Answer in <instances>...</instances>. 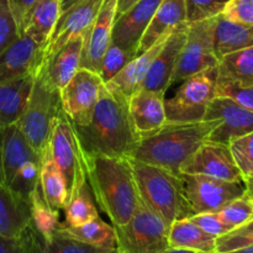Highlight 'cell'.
<instances>
[{"label": "cell", "mask_w": 253, "mask_h": 253, "mask_svg": "<svg viewBox=\"0 0 253 253\" xmlns=\"http://www.w3.org/2000/svg\"><path fill=\"white\" fill-rule=\"evenodd\" d=\"M73 126L84 156L131 157L140 140L128 114L127 99L105 84L89 123Z\"/></svg>", "instance_id": "1"}, {"label": "cell", "mask_w": 253, "mask_h": 253, "mask_svg": "<svg viewBox=\"0 0 253 253\" xmlns=\"http://www.w3.org/2000/svg\"><path fill=\"white\" fill-rule=\"evenodd\" d=\"M86 179L101 211L113 226L125 225L140 205L130 157L84 156Z\"/></svg>", "instance_id": "2"}, {"label": "cell", "mask_w": 253, "mask_h": 253, "mask_svg": "<svg viewBox=\"0 0 253 253\" xmlns=\"http://www.w3.org/2000/svg\"><path fill=\"white\" fill-rule=\"evenodd\" d=\"M219 120L190 124H166L151 135L141 137L130 158L180 175L183 163L208 141Z\"/></svg>", "instance_id": "3"}, {"label": "cell", "mask_w": 253, "mask_h": 253, "mask_svg": "<svg viewBox=\"0 0 253 253\" xmlns=\"http://www.w3.org/2000/svg\"><path fill=\"white\" fill-rule=\"evenodd\" d=\"M140 199L168 227L175 220L192 216L183 192L182 175L130 158Z\"/></svg>", "instance_id": "4"}, {"label": "cell", "mask_w": 253, "mask_h": 253, "mask_svg": "<svg viewBox=\"0 0 253 253\" xmlns=\"http://www.w3.org/2000/svg\"><path fill=\"white\" fill-rule=\"evenodd\" d=\"M62 110L59 90L52 86L40 71L16 125L41 157L48 147L53 125Z\"/></svg>", "instance_id": "5"}, {"label": "cell", "mask_w": 253, "mask_h": 253, "mask_svg": "<svg viewBox=\"0 0 253 253\" xmlns=\"http://www.w3.org/2000/svg\"><path fill=\"white\" fill-rule=\"evenodd\" d=\"M48 151L64 179L68 203L86 184V169L74 126L63 110L53 125Z\"/></svg>", "instance_id": "6"}, {"label": "cell", "mask_w": 253, "mask_h": 253, "mask_svg": "<svg viewBox=\"0 0 253 253\" xmlns=\"http://www.w3.org/2000/svg\"><path fill=\"white\" fill-rule=\"evenodd\" d=\"M216 68L194 74L182 82L174 96L165 100L168 124L204 121L208 108L216 96Z\"/></svg>", "instance_id": "7"}, {"label": "cell", "mask_w": 253, "mask_h": 253, "mask_svg": "<svg viewBox=\"0 0 253 253\" xmlns=\"http://www.w3.org/2000/svg\"><path fill=\"white\" fill-rule=\"evenodd\" d=\"M119 253H162L169 249V227L142 202L123 226H114Z\"/></svg>", "instance_id": "8"}, {"label": "cell", "mask_w": 253, "mask_h": 253, "mask_svg": "<svg viewBox=\"0 0 253 253\" xmlns=\"http://www.w3.org/2000/svg\"><path fill=\"white\" fill-rule=\"evenodd\" d=\"M215 20L216 16L192 24L188 22L189 29L187 39L179 53L170 85L219 66V59L214 51Z\"/></svg>", "instance_id": "9"}, {"label": "cell", "mask_w": 253, "mask_h": 253, "mask_svg": "<svg viewBox=\"0 0 253 253\" xmlns=\"http://www.w3.org/2000/svg\"><path fill=\"white\" fill-rule=\"evenodd\" d=\"M183 192L192 215L217 212L222 207L246 192L244 180L229 182L207 175L180 174Z\"/></svg>", "instance_id": "10"}, {"label": "cell", "mask_w": 253, "mask_h": 253, "mask_svg": "<svg viewBox=\"0 0 253 253\" xmlns=\"http://www.w3.org/2000/svg\"><path fill=\"white\" fill-rule=\"evenodd\" d=\"M103 84L98 73L79 68L59 90L62 109L73 125L83 126L89 123Z\"/></svg>", "instance_id": "11"}, {"label": "cell", "mask_w": 253, "mask_h": 253, "mask_svg": "<svg viewBox=\"0 0 253 253\" xmlns=\"http://www.w3.org/2000/svg\"><path fill=\"white\" fill-rule=\"evenodd\" d=\"M180 174H197L229 182L244 180L229 145L207 141L180 167Z\"/></svg>", "instance_id": "12"}, {"label": "cell", "mask_w": 253, "mask_h": 253, "mask_svg": "<svg viewBox=\"0 0 253 253\" xmlns=\"http://www.w3.org/2000/svg\"><path fill=\"white\" fill-rule=\"evenodd\" d=\"M204 120L220 121L208 137V141L211 142L229 145L235 138L253 131V111L224 96L212 99Z\"/></svg>", "instance_id": "13"}, {"label": "cell", "mask_w": 253, "mask_h": 253, "mask_svg": "<svg viewBox=\"0 0 253 253\" xmlns=\"http://www.w3.org/2000/svg\"><path fill=\"white\" fill-rule=\"evenodd\" d=\"M103 1L104 0H78L59 15L53 32L44 46V62L67 41L85 34L95 20Z\"/></svg>", "instance_id": "14"}, {"label": "cell", "mask_w": 253, "mask_h": 253, "mask_svg": "<svg viewBox=\"0 0 253 253\" xmlns=\"http://www.w3.org/2000/svg\"><path fill=\"white\" fill-rule=\"evenodd\" d=\"M118 0H104L98 15L83 35L81 68L99 73L101 59L108 49L116 20Z\"/></svg>", "instance_id": "15"}, {"label": "cell", "mask_w": 253, "mask_h": 253, "mask_svg": "<svg viewBox=\"0 0 253 253\" xmlns=\"http://www.w3.org/2000/svg\"><path fill=\"white\" fill-rule=\"evenodd\" d=\"M44 63V46L21 35L0 53V83L24 76H37Z\"/></svg>", "instance_id": "16"}, {"label": "cell", "mask_w": 253, "mask_h": 253, "mask_svg": "<svg viewBox=\"0 0 253 253\" xmlns=\"http://www.w3.org/2000/svg\"><path fill=\"white\" fill-rule=\"evenodd\" d=\"M188 29L189 24L184 22L173 30L172 34L166 40L160 53L153 59L150 71L140 89L161 91L166 94L167 89L170 86V79L174 73L183 44L187 39Z\"/></svg>", "instance_id": "17"}, {"label": "cell", "mask_w": 253, "mask_h": 253, "mask_svg": "<svg viewBox=\"0 0 253 253\" xmlns=\"http://www.w3.org/2000/svg\"><path fill=\"white\" fill-rule=\"evenodd\" d=\"M161 1L162 0H138L127 11L116 17L111 42L138 54V43Z\"/></svg>", "instance_id": "18"}, {"label": "cell", "mask_w": 253, "mask_h": 253, "mask_svg": "<svg viewBox=\"0 0 253 253\" xmlns=\"http://www.w3.org/2000/svg\"><path fill=\"white\" fill-rule=\"evenodd\" d=\"M165 93L138 89L127 100L128 114L138 138L160 130L167 124Z\"/></svg>", "instance_id": "19"}, {"label": "cell", "mask_w": 253, "mask_h": 253, "mask_svg": "<svg viewBox=\"0 0 253 253\" xmlns=\"http://www.w3.org/2000/svg\"><path fill=\"white\" fill-rule=\"evenodd\" d=\"M24 253H119L118 249H100L78 241L68 235L57 231L49 237H44L30 222L20 235Z\"/></svg>", "instance_id": "20"}, {"label": "cell", "mask_w": 253, "mask_h": 253, "mask_svg": "<svg viewBox=\"0 0 253 253\" xmlns=\"http://www.w3.org/2000/svg\"><path fill=\"white\" fill-rule=\"evenodd\" d=\"M42 157L31 147L19 126H7L1 130L2 184L9 185L16 173L30 163L41 162Z\"/></svg>", "instance_id": "21"}, {"label": "cell", "mask_w": 253, "mask_h": 253, "mask_svg": "<svg viewBox=\"0 0 253 253\" xmlns=\"http://www.w3.org/2000/svg\"><path fill=\"white\" fill-rule=\"evenodd\" d=\"M83 40V35H79L67 41L42 67L41 72L43 76L49 84L58 90H61L81 68Z\"/></svg>", "instance_id": "22"}, {"label": "cell", "mask_w": 253, "mask_h": 253, "mask_svg": "<svg viewBox=\"0 0 253 253\" xmlns=\"http://www.w3.org/2000/svg\"><path fill=\"white\" fill-rule=\"evenodd\" d=\"M184 22H187L185 0H162L138 43V54L169 36Z\"/></svg>", "instance_id": "23"}, {"label": "cell", "mask_w": 253, "mask_h": 253, "mask_svg": "<svg viewBox=\"0 0 253 253\" xmlns=\"http://www.w3.org/2000/svg\"><path fill=\"white\" fill-rule=\"evenodd\" d=\"M168 37L162 39L157 43L146 49L145 52L137 54L111 81L105 83V85L111 90L119 91L121 95H124L128 100V98L141 88L148 71H150L153 59L160 53Z\"/></svg>", "instance_id": "24"}, {"label": "cell", "mask_w": 253, "mask_h": 253, "mask_svg": "<svg viewBox=\"0 0 253 253\" xmlns=\"http://www.w3.org/2000/svg\"><path fill=\"white\" fill-rule=\"evenodd\" d=\"M61 14V0H36L25 14L20 36L26 35L37 43L46 46Z\"/></svg>", "instance_id": "25"}, {"label": "cell", "mask_w": 253, "mask_h": 253, "mask_svg": "<svg viewBox=\"0 0 253 253\" xmlns=\"http://www.w3.org/2000/svg\"><path fill=\"white\" fill-rule=\"evenodd\" d=\"M31 222V204L6 185L0 184V235L19 237Z\"/></svg>", "instance_id": "26"}, {"label": "cell", "mask_w": 253, "mask_h": 253, "mask_svg": "<svg viewBox=\"0 0 253 253\" xmlns=\"http://www.w3.org/2000/svg\"><path fill=\"white\" fill-rule=\"evenodd\" d=\"M36 76H24L14 81L0 83V130L19 121Z\"/></svg>", "instance_id": "27"}, {"label": "cell", "mask_w": 253, "mask_h": 253, "mask_svg": "<svg viewBox=\"0 0 253 253\" xmlns=\"http://www.w3.org/2000/svg\"><path fill=\"white\" fill-rule=\"evenodd\" d=\"M253 47V25H242L217 15L214 27V51L220 59L234 52Z\"/></svg>", "instance_id": "28"}, {"label": "cell", "mask_w": 253, "mask_h": 253, "mask_svg": "<svg viewBox=\"0 0 253 253\" xmlns=\"http://www.w3.org/2000/svg\"><path fill=\"white\" fill-rule=\"evenodd\" d=\"M217 237L208 234L190 221L189 217L175 220L168 231L169 249L189 250L199 253H215Z\"/></svg>", "instance_id": "29"}, {"label": "cell", "mask_w": 253, "mask_h": 253, "mask_svg": "<svg viewBox=\"0 0 253 253\" xmlns=\"http://www.w3.org/2000/svg\"><path fill=\"white\" fill-rule=\"evenodd\" d=\"M40 188L47 205L54 211H61L67 205V190L64 179L51 157L48 147L42 155L40 169Z\"/></svg>", "instance_id": "30"}, {"label": "cell", "mask_w": 253, "mask_h": 253, "mask_svg": "<svg viewBox=\"0 0 253 253\" xmlns=\"http://www.w3.org/2000/svg\"><path fill=\"white\" fill-rule=\"evenodd\" d=\"M59 230L63 234L90 246L100 249H116L115 229L103 221L100 217H96L81 226H67L61 224Z\"/></svg>", "instance_id": "31"}, {"label": "cell", "mask_w": 253, "mask_h": 253, "mask_svg": "<svg viewBox=\"0 0 253 253\" xmlns=\"http://www.w3.org/2000/svg\"><path fill=\"white\" fill-rule=\"evenodd\" d=\"M217 76L253 84V47L222 57L217 66Z\"/></svg>", "instance_id": "32"}, {"label": "cell", "mask_w": 253, "mask_h": 253, "mask_svg": "<svg viewBox=\"0 0 253 253\" xmlns=\"http://www.w3.org/2000/svg\"><path fill=\"white\" fill-rule=\"evenodd\" d=\"M31 204V224L44 237H49L57 231L59 222V211H54L47 205L40 185L30 199Z\"/></svg>", "instance_id": "33"}, {"label": "cell", "mask_w": 253, "mask_h": 253, "mask_svg": "<svg viewBox=\"0 0 253 253\" xmlns=\"http://www.w3.org/2000/svg\"><path fill=\"white\" fill-rule=\"evenodd\" d=\"M67 226H81L99 217L98 210L94 205L88 185H84L64 207Z\"/></svg>", "instance_id": "34"}, {"label": "cell", "mask_w": 253, "mask_h": 253, "mask_svg": "<svg viewBox=\"0 0 253 253\" xmlns=\"http://www.w3.org/2000/svg\"><path fill=\"white\" fill-rule=\"evenodd\" d=\"M137 56L135 51L124 48L119 44L110 42L108 49L104 53L101 59L100 69H99V77L101 78L103 83H108L109 81L114 78L131 59Z\"/></svg>", "instance_id": "35"}, {"label": "cell", "mask_w": 253, "mask_h": 253, "mask_svg": "<svg viewBox=\"0 0 253 253\" xmlns=\"http://www.w3.org/2000/svg\"><path fill=\"white\" fill-rule=\"evenodd\" d=\"M216 214L230 230H235L253 220V202L244 194L227 203Z\"/></svg>", "instance_id": "36"}, {"label": "cell", "mask_w": 253, "mask_h": 253, "mask_svg": "<svg viewBox=\"0 0 253 253\" xmlns=\"http://www.w3.org/2000/svg\"><path fill=\"white\" fill-rule=\"evenodd\" d=\"M216 96L231 99L247 110L253 111V84L251 83H241L217 76Z\"/></svg>", "instance_id": "37"}, {"label": "cell", "mask_w": 253, "mask_h": 253, "mask_svg": "<svg viewBox=\"0 0 253 253\" xmlns=\"http://www.w3.org/2000/svg\"><path fill=\"white\" fill-rule=\"evenodd\" d=\"M229 147L242 177H253V131L232 140Z\"/></svg>", "instance_id": "38"}, {"label": "cell", "mask_w": 253, "mask_h": 253, "mask_svg": "<svg viewBox=\"0 0 253 253\" xmlns=\"http://www.w3.org/2000/svg\"><path fill=\"white\" fill-rule=\"evenodd\" d=\"M253 246V220L216 239L215 253H227Z\"/></svg>", "instance_id": "39"}, {"label": "cell", "mask_w": 253, "mask_h": 253, "mask_svg": "<svg viewBox=\"0 0 253 253\" xmlns=\"http://www.w3.org/2000/svg\"><path fill=\"white\" fill-rule=\"evenodd\" d=\"M230 0H185L187 22L200 21L221 14Z\"/></svg>", "instance_id": "40"}, {"label": "cell", "mask_w": 253, "mask_h": 253, "mask_svg": "<svg viewBox=\"0 0 253 253\" xmlns=\"http://www.w3.org/2000/svg\"><path fill=\"white\" fill-rule=\"evenodd\" d=\"M20 37L7 0H0V53Z\"/></svg>", "instance_id": "41"}, {"label": "cell", "mask_w": 253, "mask_h": 253, "mask_svg": "<svg viewBox=\"0 0 253 253\" xmlns=\"http://www.w3.org/2000/svg\"><path fill=\"white\" fill-rule=\"evenodd\" d=\"M221 15L237 24L253 25V0H230Z\"/></svg>", "instance_id": "42"}, {"label": "cell", "mask_w": 253, "mask_h": 253, "mask_svg": "<svg viewBox=\"0 0 253 253\" xmlns=\"http://www.w3.org/2000/svg\"><path fill=\"white\" fill-rule=\"evenodd\" d=\"M190 221L194 222L197 226L204 230L208 234L212 235L215 237H220L222 235L227 234L231 230L220 220L216 212H202V214H195L189 216Z\"/></svg>", "instance_id": "43"}, {"label": "cell", "mask_w": 253, "mask_h": 253, "mask_svg": "<svg viewBox=\"0 0 253 253\" xmlns=\"http://www.w3.org/2000/svg\"><path fill=\"white\" fill-rule=\"evenodd\" d=\"M35 1H36V0H7L10 10H11L12 12V16H14L15 22H16L17 25L19 35H20V27H21L25 14H26L29 7L31 6Z\"/></svg>", "instance_id": "44"}, {"label": "cell", "mask_w": 253, "mask_h": 253, "mask_svg": "<svg viewBox=\"0 0 253 253\" xmlns=\"http://www.w3.org/2000/svg\"><path fill=\"white\" fill-rule=\"evenodd\" d=\"M0 253H24V245L19 237H6L0 235Z\"/></svg>", "instance_id": "45"}, {"label": "cell", "mask_w": 253, "mask_h": 253, "mask_svg": "<svg viewBox=\"0 0 253 253\" xmlns=\"http://www.w3.org/2000/svg\"><path fill=\"white\" fill-rule=\"evenodd\" d=\"M138 0H118V7H116V17L127 11L132 5H135Z\"/></svg>", "instance_id": "46"}, {"label": "cell", "mask_w": 253, "mask_h": 253, "mask_svg": "<svg viewBox=\"0 0 253 253\" xmlns=\"http://www.w3.org/2000/svg\"><path fill=\"white\" fill-rule=\"evenodd\" d=\"M244 182H245V188H246L245 194H246L247 197H249L253 202V177L244 178Z\"/></svg>", "instance_id": "47"}, {"label": "cell", "mask_w": 253, "mask_h": 253, "mask_svg": "<svg viewBox=\"0 0 253 253\" xmlns=\"http://www.w3.org/2000/svg\"><path fill=\"white\" fill-rule=\"evenodd\" d=\"M76 1H78V0H61V10H62V12H63L64 10L68 9L69 6H72V5H73Z\"/></svg>", "instance_id": "48"}, {"label": "cell", "mask_w": 253, "mask_h": 253, "mask_svg": "<svg viewBox=\"0 0 253 253\" xmlns=\"http://www.w3.org/2000/svg\"><path fill=\"white\" fill-rule=\"evenodd\" d=\"M162 253H199V252H194V251H189V250H179V249H168L167 251L162 252Z\"/></svg>", "instance_id": "49"}, {"label": "cell", "mask_w": 253, "mask_h": 253, "mask_svg": "<svg viewBox=\"0 0 253 253\" xmlns=\"http://www.w3.org/2000/svg\"><path fill=\"white\" fill-rule=\"evenodd\" d=\"M227 253H253V246L244 247V249H240V250H236V251H231Z\"/></svg>", "instance_id": "50"}, {"label": "cell", "mask_w": 253, "mask_h": 253, "mask_svg": "<svg viewBox=\"0 0 253 253\" xmlns=\"http://www.w3.org/2000/svg\"><path fill=\"white\" fill-rule=\"evenodd\" d=\"M0 184H2V168H1V130H0Z\"/></svg>", "instance_id": "51"}]
</instances>
